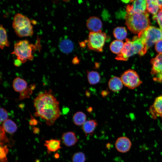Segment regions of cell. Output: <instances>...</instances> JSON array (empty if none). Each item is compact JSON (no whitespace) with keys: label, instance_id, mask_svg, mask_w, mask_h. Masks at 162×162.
<instances>
[{"label":"cell","instance_id":"6da1fadb","mask_svg":"<svg viewBox=\"0 0 162 162\" xmlns=\"http://www.w3.org/2000/svg\"><path fill=\"white\" fill-rule=\"evenodd\" d=\"M35 116L45 120L48 126L53 125L61 114L59 101L51 89L40 92L34 100Z\"/></svg>","mask_w":162,"mask_h":162},{"label":"cell","instance_id":"7a4b0ae2","mask_svg":"<svg viewBox=\"0 0 162 162\" xmlns=\"http://www.w3.org/2000/svg\"><path fill=\"white\" fill-rule=\"evenodd\" d=\"M125 24L133 33L139 34L149 26L150 21L147 11L140 14H126Z\"/></svg>","mask_w":162,"mask_h":162},{"label":"cell","instance_id":"3957f363","mask_svg":"<svg viewBox=\"0 0 162 162\" xmlns=\"http://www.w3.org/2000/svg\"><path fill=\"white\" fill-rule=\"evenodd\" d=\"M138 37L143 44V48L140 55L142 56L154 44L162 39V31L155 27L149 26L141 32Z\"/></svg>","mask_w":162,"mask_h":162},{"label":"cell","instance_id":"277c9868","mask_svg":"<svg viewBox=\"0 0 162 162\" xmlns=\"http://www.w3.org/2000/svg\"><path fill=\"white\" fill-rule=\"evenodd\" d=\"M143 48L142 42L138 36L134 37L132 40L126 39L121 52L115 58L118 60L127 61L134 55L139 54L140 55Z\"/></svg>","mask_w":162,"mask_h":162},{"label":"cell","instance_id":"5b68a950","mask_svg":"<svg viewBox=\"0 0 162 162\" xmlns=\"http://www.w3.org/2000/svg\"><path fill=\"white\" fill-rule=\"evenodd\" d=\"M32 22L26 16L17 13L14 16L12 27L16 35L20 37L32 36L33 34Z\"/></svg>","mask_w":162,"mask_h":162},{"label":"cell","instance_id":"8992f818","mask_svg":"<svg viewBox=\"0 0 162 162\" xmlns=\"http://www.w3.org/2000/svg\"><path fill=\"white\" fill-rule=\"evenodd\" d=\"M36 46L30 44L26 39L16 42L14 44V49L11 54L15 55L17 59L20 60L22 63L28 61L33 59V51L36 48Z\"/></svg>","mask_w":162,"mask_h":162},{"label":"cell","instance_id":"52a82bcc","mask_svg":"<svg viewBox=\"0 0 162 162\" xmlns=\"http://www.w3.org/2000/svg\"><path fill=\"white\" fill-rule=\"evenodd\" d=\"M105 33L101 30L97 32H90L87 41L88 49L98 52H102L106 39Z\"/></svg>","mask_w":162,"mask_h":162},{"label":"cell","instance_id":"ba28073f","mask_svg":"<svg viewBox=\"0 0 162 162\" xmlns=\"http://www.w3.org/2000/svg\"><path fill=\"white\" fill-rule=\"evenodd\" d=\"M120 78L123 85L130 89L136 88L142 82L136 72L130 69L123 73Z\"/></svg>","mask_w":162,"mask_h":162},{"label":"cell","instance_id":"9c48e42d","mask_svg":"<svg viewBox=\"0 0 162 162\" xmlns=\"http://www.w3.org/2000/svg\"><path fill=\"white\" fill-rule=\"evenodd\" d=\"M152 68L151 74L153 80L162 82V53H159L151 61Z\"/></svg>","mask_w":162,"mask_h":162},{"label":"cell","instance_id":"30bf717a","mask_svg":"<svg viewBox=\"0 0 162 162\" xmlns=\"http://www.w3.org/2000/svg\"><path fill=\"white\" fill-rule=\"evenodd\" d=\"M146 0H138L134 1L131 4L127 6L126 11L127 14H140L144 13L147 9Z\"/></svg>","mask_w":162,"mask_h":162},{"label":"cell","instance_id":"8fae6325","mask_svg":"<svg viewBox=\"0 0 162 162\" xmlns=\"http://www.w3.org/2000/svg\"><path fill=\"white\" fill-rule=\"evenodd\" d=\"M149 112L153 119H156L158 117H160L162 119V95L155 98L153 104L149 108Z\"/></svg>","mask_w":162,"mask_h":162},{"label":"cell","instance_id":"7c38bea8","mask_svg":"<svg viewBox=\"0 0 162 162\" xmlns=\"http://www.w3.org/2000/svg\"><path fill=\"white\" fill-rule=\"evenodd\" d=\"M132 145L130 140L126 136L118 137L115 143L117 150L121 153H126L129 151Z\"/></svg>","mask_w":162,"mask_h":162},{"label":"cell","instance_id":"4fadbf2b","mask_svg":"<svg viewBox=\"0 0 162 162\" xmlns=\"http://www.w3.org/2000/svg\"><path fill=\"white\" fill-rule=\"evenodd\" d=\"M86 26L91 32H97L101 30L102 23L100 19L98 17L92 16L88 19Z\"/></svg>","mask_w":162,"mask_h":162},{"label":"cell","instance_id":"5bb4252c","mask_svg":"<svg viewBox=\"0 0 162 162\" xmlns=\"http://www.w3.org/2000/svg\"><path fill=\"white\" fill-rule=\"evenodd\" d=\"M62 139L64 144L68 147L74 145L78 141L75 134L72 131L64 133L62 135Z\"/></svg>","mask_w":162,"mask_h":162},{"label":"cell","instance_id":"9a60e30c","mask_svg":"<svg viewBox=\"0 0 162 162\" xmlns=\"http://www.w3.org/2000/svg\"><path fill=\"white\" fill-rule=\"evenodd\" d=\"M123 85L120 78L116 76L112 77L108 82L109 89L114 92H118L120 91L123 87Z\"/></svg>","mask_w":162,"mask_h":162},{"label":"cell","instance_id":"2e32d148","mask_svg":"<svg viewBox=\"0 0 162 162\" xmlns=\"http://www.w3.org/2000/svg\"><path fill=\"white\" fill-rule=\"evenodd\" d=\"M12 86L14 90L17 92H22L26 90L28 87L26 81L19 77L14 79Z\"/></svg>","mask_w":162,"mask_h":162},{"label":"cell","instance_id":"e0dca14e","mask_svg":"<svg viewBox=\"0 0 162 162\" xmlns=\"http://www.w3.org/2000/svg\"><path fill=\"white\" fill-rule=\"evenodd\" d=\"M98 125V122L96 120H86L82 125V129L85 134H91L93 133Z\"/></svg>","mask_w":162,"mask_h":162},{"label":"cell","instance_id":"ac0fdd59","mask_svg":"<svg viewBox=\"0 0 162 162\" xmlns=\"http://www.w3.org/2000/svg\"><path fill=\"white\" fill-rule=\"evenodd\" d=\"M44 145L46 147L48 152H54L62 148L59 140L52 139L45 141Z\"/></svg>","mask_w":162,"mask_h":162},{"label":"cell","instance_id":"d6986e66","mask_svg":"<svg viewBox=\"0 0 162 162\" xmlns=\"http://www.w3.org/2000/svg\"><path fill=\"white\" fill-rule=\"evenodd\" d=\"M59 47L60 50L63 53H69L72 52L74 48L72 42L68 39H64L60 42Z\"/></svg>","mask_w":162,"mask_h":162},{"label":"cell","instance_id":"ffe728a7","mask_svg":"<svg viewBox=\"0 0 162 162\" xmlns=\"http://www.w3.org/2000/svg\"><path fill=\"white\" fill-rule=\"evenodd\" d=\"M2 127L5 131L10 134L15 133L17 129L16 124L10 119H8L3 122Z\"/></svg>","mask_w":162,"mask_h":162},{"label":"cell","instance_id":"44dd1931","mask_svg":"<svg viewBox=\"0 0 162 162\" xmlns=\"http://www.w3.org/2000/svg\"><path fill=\"white\" fill-rule=\"evenodd\" d=\"M0 47L3 49L5 46H9V42L8 40L7 32L2 24L0 26Z\"/></svg>","mask_w":162,"mask_h":162},{"label":"cell","instance_id":"7402d4cb","mask_svg":"<svg viewBox=\"0 0 162 162\" xmlns=\"http://www.w3.org/2000/svg\"><path fill=\"white\" fill-rule=\"evenodd\" d=\"M73 119L75 125L77 126L82 125L86 121V116L83 112L79 111L74 114Z\"/></svg>","mask_w":162,"mask_h":162},{"label":"cell","instance_id":"603a6c76","mask_svg":"<svg viewBox=\"0 0 162 162\" xmlns=\"http://www.w3.org/2000/svg\"><path fill=\"white\" fill-rule=\"evenodd\" d=\"M87 78L89 83L92 85L98 84L100 80V74L95 71H87Z\"/></svg>","mask_w":162,"mask_h":162},{"label":"cell","instance_id":"cb8c5ba5","mask_svg":"<svg viewBox=\"0 0 162 162\" xmlns=\"http://www.w3.org/2000/svg\"><path fill=\"white\" fill-rule=\"evenodd\" d=\"M124 45V43L122 40H115L111 43L110 49L112 52L118 55L121 52Z\"/></svg>","mask_w":162,"mask_h":162},{"label":"cell","instance_id":"d4e9b609","mask_svg":"<svg viewBox=\"0 0 162 162\" xmlns=\"http://www.w3.org/2000/svg\"><path fill=\"white\" fill-rule=\"evenodd\" d=\"M114 37L117 40H122L124 39L127 35V32L126 28L124 27H117L113 31Z\"/></svg>","mask_w":162,"mask_h":162},{"label":"cell","instance_id":"484cf974","mask_svg":"<svg viewBox=\"0 0 162 162\" xmlns=\"http://www.w3.org/2000/svg\"><path fill=\"white\" fill-rule=\"evenodd\" d=\"M147 10L154 15L158 12L159 8L158 5L157 0H146Z\"/></svg>","mask_w":162,"mask_h":162},{"label":"cell","instance_id":"4316f807","mask_svg":"<svg viewBox=\"0 0 162 162\" xmlns=\"http://www.w3.org/2000/svg\"><path fill=\"white\" fill-rule=\"evenodd\" d=\"M72 162H85L86 157L85 154L80 152L75 153L72 158Z\"/></svg>","mask_w":162,"mask_h":162},{"label":"cell","instance_id":"83f0119b","mask_svg":"<svg viewBox=\"0 0 162 162\" xmlns=\"http://www.w3.org/2000/svg\"><path fill=\"white\" fill-rule=\"evenodd\" d=\"M8 151L9 149L7 146H0V162H8V160L6 156Z\"/></svg>","mask_w":162,"mask_h":162},{"label":"cell","instance_id":"f1b7e54d","mask_svg":"<svg viewBox=\"0 0 162 162\" xmlns=\"http://www.w3.org/2000/svg\"><path fill=\"white\" fill-rule=\"evenodd\" d=\"M0 146H3L4 143L8 142L9 140L5 133V131L1 126L0 128Z\"/></svg>","mask_w":162,"mask_h":162},{"label":"cell","instance_id":"f546056e","mask_svg":"<svg viewBox=\"0 0 162 162\" xmlns=\"http://www.w3.org/2000/svg\"><path fill=\"white\" fill-rule=\"evenodd\" d=\"M153 19L156 20L162 31V10H160L156 15H154Z\"/></svg>","mask_w":162,"mask_h":162},{"label":"cell","instance_id":"4dcf8cb0","mask_svg":"<svg viewBox=\"0 0 162 162\" xmlns=\"http://www.w3.org/2000/svg\"><path fill=\"white\" fill-rule=\"evenodd\" d=\"M0 122H4L8 119V115L7 110L4 108H1L0 110Z\"/></svg>","mask_w":162,"mask_h":162},{"label":"cell","instance_id":"1f68e13d","mask_svg":"<svg viewBox=\"0 0 162 162\" xmlns=\"http://www.w3.org/2000/svg\"><path fill=\"white\" fill-rule=\"evenodd\" d=\"M155 49L159 53H162V39L158 41L155 45Z\"/></svg>","mask_w":162,"mask_h":162},{"label":"cell","instance_id":"d6a6232c","mask_svg":"<svg viewBox=\"0 0 162 162\" xmlns=\"http://www.w3.org/2000/svg\"><path fill=\"white\" fill-rule=\"evenodd\" d=\"M38 122L34 118H32L29 122L30 125L34 126L36 125Z\"/></svg>","mask_w":162,"mask_h":162},{"label":"cell","instance_id":"836d02e7","mask_svg":"<svg viewBox=\"0 0 162 162\" xmlns=\"http://www.w3.org/2000/svg\"><path fill=\"white\" fill-rule=\"evenodd\" d=\"M22 64L21 62L16 58V59L14 60V64L16 67H19Z\"/></svg>","mask_w":162,"mask_h":162},{"label":"cell","instance_id":"e575fe53","mask_svg":"<svg viewBox=\"0 0 162 162\" xmlns=\"http://www.w3.org/2000/svg\"><path fill=\"white\" fill-rule=\"evenodd\" d=\"M33 132L34 134H38L40 132L39 129L37 127H34L32 128Z\"/></svg>","mask_w":162,"mask_h":162},{"label":"cell","instance_id":"d590c367","mask_svg":"<svg viewBox=\"0 0 162 162\" xmlns=\"http://www.w3.org/2000/svg\"><path fill=\"white\" fill-rule=\"evenodd\" d=\"M157 2L159 8L162 10V0H157Z\"/></svg>","mask_w":162,"mask_h":162},{"label":"cell","instance_id":"8d00e7d4","mask_svg":"<svg viewBox=\"0 0 162 162\" xmlns=\"http://www.w3.org/2000/svg\"><path fill=\"white\" fill-rule=\"evenodd\" d=\"M54 157L56 159H58V158L59 157V154L58 153H56L54 154Z\"/></svg>","mask_w":162,"mask_h":162},{"label":"cell","instance_id":"74e56055","mask_svg":"<svg viewBox=\"0 0 162 162\" xmlns=\"http://www.w3.org/2000/svg\"><path fill=\"white\" fill-rule=\"evenodd\" d=\"M106 92H107L106 91H104L103 93H102V95L103 96H104V95H106V94H105V93L107 94V93H106Z\"/></svg>","mask_w":162,"mask_h":162},{"label":"cell","instance_id":"f35d334b","mask_svg":"<svg viewBox=\"0 0 162 162\" xmlns=\"http://www.w3.org/2000/svg\"><path fill=\"white\" fill-rule=\"evenodd\" d=\"M123 2H124V3H128L129 2H130V1L129 0H125V1H123Z\"/></svg>","mask_w":162,"mask_h":162},{"label":"cell","instance_id":"ab89813d","mask_svg":"<svg viewBox=\"0 0 162 162\" xmlns=\"http://www.w3.org/2000/svg\"><path fill=\"white\" fill-rule=\"evenodd\" d=\"M35 162H40V161L39 159H37L35 160Z\"/></svg>","mask_w":162,"mask_h":162}]
</instances>
